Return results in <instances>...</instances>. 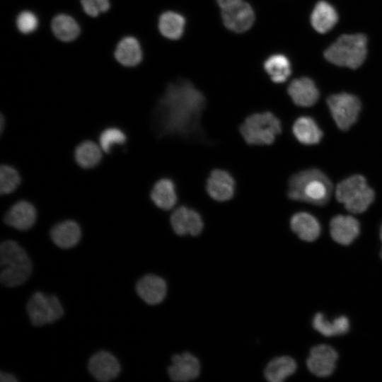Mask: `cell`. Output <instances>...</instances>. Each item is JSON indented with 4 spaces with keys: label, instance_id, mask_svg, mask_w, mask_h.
Masks as SVG:
<instances>
[{
    "label": "cell",
    "instance_id": "obj_1",
    "mask_svg": "<svg viewBox=\"0 0 382 382\" xmlns=\"http://www.w3.org/2000/svg\"><path fill=\"white\" fill-rule=\"evenodd\" d=\"M206 99L190 81L170 83L156 104L153 125L160 137H180L190 141H205L200 117Z\"/></svg>",
    "mask_w": 382,
    "mask_h": 382
},
{
    "label": "cell",
    "instance_id": "obj_2",
    "mask_svg": "<svg viewBox=\"0 0 382 382\" xmlns=\"http://www.w3.org/2000/svg\"><path fill=\"white\" fill-rule=\"evenodd\" d=\"M332 192L329 178L316 168L296 173L289 180L287 195L293 200L322 206L329 201Z\"/></svg>",
    "mask_w": 382,
    "mask_h": 382
},
{
    "label": "cell",
    "instance_id": "obj_3",
    "mask_svg": "<svg viewBox=\"0 0 382 382\" xmlns=\"http://www.w3.org/2000/svg\"><path fill=\"white\" fill-rule=\"evenodd\" d=\"M0 280L8 287L23 284L30 276L32 262L24 250L16 241L7 240L0 245Z\"/></svg>",
    "mask_w": 382,
    "mask_h": 382
},
{
    "label": "cell",
    "instance_id": "obj_4",
    "mask_svg": "<svg viewBox=\"0 0 382 382\" xmlns=\"http://www.w3.org/2000/svg\"><path fill=\"white\" fill-rule=\"evenodd\" d=\"M367 54V38L363 34L340 36L324 52L325 58L339 66L357 69L364 62Z\"/></svg>",
    "mask_w": 382,
    "mask_h": 382
},
{
    "label": "cell",
    "instance_id": "obj_5",
    "mask_svg": "<svg viewBox=\"0 0 382 382\" xmlns=\"http://www.w3.org/2000/svg\"><path fill=\"white\" fill-rule=\"evenodd\" d=\"M335 196L347 210L359 214L364 212L374 202L375 193L364 176L354 175L337 184Z\"/></svg>",
    "mask_w": 382,
    "mask_h": 382
},
{
    "label": "cell",
    "instance_id": "obj_6",
    "mask_svg": "<svg viewBox=\"0 0 382 382\" xmlns=\"http://www.w3.org/2000/svg\"><path fill=\"white\" fill-rule=\"evenodd\" d=\"M282 132L280 120L272 112L248 116L240 127V132L250 145H269Z\"/></svg>",
    "mask_w": 382,
    "mask_h": 382
},
{
    "label": "cell",
    "instance_id": "obj_7",
    "mask_svg": "<svg viewBox=\"0 0 382 382\" xmlns=\"http://www.w3.org/2000/svg\"><path fill=\"white\" fill-rule=\"evenodd\" d=\"M27 312L31 323L42 326L59 320L64 314L62 306L56 296L37 291L29 299Z\"/></svg>",
    "mask_w": 382,
    "mask_h": 382
},
{
    "label": "cell",
    "instance_id": "obj_8",
    "mask_svg": "<svg viewBox=\"0 0 382 382\" xmlns=\"http://www.w3.org/2000/svg\"><path fill=\"white\" fill-rule=\"evenodd\" d=\"M327 104L336 125L343 131L349 129L356 122L361 107L359 98L347 93L330 96Z\"/></svg>",
    "mask_w": 382,
    "mask_h": 382
},
{
    "label": "cell",
    "instance_id": "obj_9",
    "mask_svg": "<svg viewBox=\"0 0 382 382\" xmlns=\"http://www.w3.org/2000/svg\"><path fill=\"white\" fill-rule=\"evenodd\" d=\"M337 358V352L332 347L318 345L311 349L307 367L314 375L326 377L333 372Z\"/></svg>",
    "mask_w": 382,
    "mask_h": 382
},
{
    "label": "cell",
    "instance_id": "obj_10",
    "mask_svg": "<svg viewBox=\"0 0 382 382\" xmlns=\"http://www.w3.org/2000/svg\"><path fill=\"white\" fill-rule=\"evenodd\" d=\"M221 17L224 25L228 30L238 33L248 30L255 21L253 8L244 1L222 10Z\"/></svg>",
    "mask_w": 382,
    "mask_h": 382
},
{
    "label": "cell",
    "instance_id": "obj_11",
    "mask_svg": "<svg viewBox=\"0 0 382 382\" xmlns=\"http://www.w3.org/2000/svg\"><path fill=\"white\" fill-rule=\"evenodd\" d=\"M171 226L179 236H197L204 226L200 214L195 210L182 206L177 208L170 216Z\"/></svg>",
    "mask_w": 382,
    "mask_h": 382
},
{
    "label": "cell",
    "instance_id": "obj_12",
    "mask_svg": "<svg viewBox=\"0 0 382 382\" xmlns=\"http://www.w3.org/2000/svg\"><path fill=\"white\" fill-rule=\"evenodd\" d=\"M91 374L98 381L105 382L115 378L120 372V365L112 354L100 351L94 354L88 364Z\"/></svg>",
    "mask_w": 382,
    "mask_h": 382
},
{
    "label": "cell",
    "instance_id": "obj_13",
    "mask_svg": "<svg viewBox=\"0 0 382 382\" xmlns=\"http://www.w3.org/2000/svg\"><path fill=\"white\" fill-rule=\"evenodd\" d=\"M209 195L214 200L224 202L232 198L235 192V181L226 170L216 169L210 173L206 185Z\"/></svg>",
    "mask_w": 382,
    "mask_h": 382
},
{
    "label": "cell",
    "instance_id": "obj_14",
    "mask_svg": "<svg viewBox=\"0 0 382 382\" xmlns=\"http://www.w3.org/2000/svg\"><path fill=\"white\" fill-rule=\"evenodd\" d=\"M200 371L199 360L192 354H175L168 367L170 378L175 381H188L196 378Z\"/></svg>",
    "mask_w": 382,
    "mask_h": 382
},
{
    "label": "cell",
    "instance_id": "obj_15",
    "mask_svg": "<svg viewBox=\"0 0 382 382\" xmlns=\"http://www.w3.org/2000/svg\"><path fill=\"white\" fill-rule=\"evenodd\" d=\"M330 235L339 244L347 245L352 243L359 236L360 225L353 216L337 215L330 223Z\"/></svg>",
    "mask_w": 382,
    "mask_h": 382
},
{
    "label": "cell",
    "instance_id": "obj_16",
    "mask_svg": "<svg viewBox=\"0 0 382 382\" xmlns=\"http://www.w3.org/2000/svg\"><path fill=\"white\" fill-rule=\"evenodd\" d=\"M37 213L35 207L27 201H19L6 213V224L20 231L30 229L35 223Z\"/></svg>",
    "mask_w": 382,
    "mask_h": 382
},
{
    "label": "cell",
    "instance_id": "obj_17",
    "mask_svg": "<svg viewBox=\"0 0 382 382\" xmlns=\"http://www.w3.org/2000/svg\"><path fill=\"white\" fill-rule=\"evenodd\" d=\"M136 291L146 303L156 305L163 301L167 292V285L161 277L147 274L137 282Z\"/></svg>",
    "mask_w": 382,
    "mask_h": 382
},
{
    "label": "cell",
    "instance_id": "obj_18",
    "mask_svg": "<svg viewBox=\"0 0 382 382\" xmlns=\"http://www.w3.org/2000/svg\"><path fill=\"white\" fill-rule=\"evenodd\" d=\"M287 91L293 102L301 107L312 106L319 98L317 86L308 77L293 80L289 85Z\"/></svg>",
    "mask_w": 382,
    "mask_h": 382
},
{
    "label": "cell",
    "instance_id": "obj_19",
    "mask_svg": "<svg viewBox=\"0 0 382 382\" xmlns=\"http://www.w3.org/2000/svg\"><path fill=\"white\" fill-rule=\"evenodd\" d=\"M114 57L121 65L132 67L142 60L143 52L139 40L133 36H125L117 44Z\"/></svg>",
    "mask_w": 382,
    "mask_h": 382
},
{
    "label": "cell",
    "instance_id": "obj_20",
    "mask_svg": "<svg viewBox=\"0 0 382 382\" xmlns=\"http://www.w3.org/2000/svg\"><path fill=\"white\" fill-rule=\"evenodd\" d=\"M291 230L303 241L311 242L320 233L318 221L309 213L301 212L294 214L291 220Z\"/></svg>",
    "mask_w": 382,
    "mask_h": 382
},
{
    "label": "cell",
    "instance_id": "obj_21",
    "mask_svg": "<svg viewBox=\"0 0 382 382\" xmlns=\"http://www.w3.org/2000/svg\"><path fill=\"white\" fill-rule=\"evenodd\" d=\"M81 228L78 224L71 220L57 224L50 231V236L54 244L63 249L75 246L80 241Z\"/></svg>",
    "mask_w": 382,
    "mask_h": 382
},
{
    "label": "cell",
    "instance_id": "obj_22",
    "mask_svg": "<svg viewBox=\"0 0 382 382\" xmlns=\"http://www.w3.org/2000/svg\"><path fill=\"white\" fill-rule=\"evenodd\" d=\"M338 14L335 8L325 1H318L311 15L313 28L320 33L330 31L337 23Z\"/></svg>",
    "mask_w": 382,
    "mask_h": 382
},
{
    "label": "cell",
    "instance_id": "obj_23",
    "mask_svg": "<svg viewBox=\"0 0 382 382\" xmlns=\"http://www.w3.org/2000/svg\"><path fill=\"white\" fill-rule=\"evenodd\" d=\"M293 133L296 139L303 144L313 145L320 142L323 132L316 121L306 116L299 117L294 123Z\"/></svg>",
    "mask_w": 382,
    "mask_h": 382
},
{
    "label": "cell",
    "instance_id": "obj_24",
    "mask_svg": "<svg viewBox=\"0 0 382 382\" xmlns=\"http://www.w3.org/2000/svg\"><path fill=\"white\" fill-rule=\"evenodd\" d=\"M51 29L58 40L65 42L76 40L81 32L77 21L72 16L65 13L57 14L52 18Z\"/></svg>",
    "mask_w": 382,
    "mask_h": 382
},
{
    "label": "cell",
    "instance_id": "obj_25",
    "mask_svg": "<svg viewBox=\"0 0 382 382\" xmlns=\"http://www.w3.org/2000/svg\"><path fill=\"white\" fill-rule=\"evenodd\" d=\"M150 196L158 207L164 210L172 209L177 202L174 183L168 178L159 180L154 185Z\"/></svg>",
    "mask_w": 382,
    "mask_h": 382
},
{
    "label": "cell",
    "instance_id": "obj_26",
    "mask_svg": "<svg viewBox=\"0 0 382 382\" xmlns=\"http://www.w3.org/2000/svg\"><path fill=\"white\" fill-rule=\"evenodd\" d=\"M296 369V363L288 356H282L272 359L267 365L264 375L270 382H282L292 375Z\"/></svg>",
    "mask_w": 382,
    "mask_h": 382
},
{
    "label": "cell",
    "instance_id": "obj_27",
    "mask_svg": "<svg viewBox=\"0 0 382 382\" xmlns=\"http://www.w3.org/2000/svg\"><path fill=\"white\" fill-rule=\"evenodd\" d=\"M158 26L163 36L170 40H177L184 33L185 19L178 13L166 11L160 16Z\"/></svg>",
    "mask_w": 382,
    "mask_h": 382
},
{
    "label": "cell",
    "instance_id": "obj_28",
    "mask_svg": "<svg viewBox=\"0 0 382 382\" xmlns=\"http://www.w3.org/2000/svg\"><path fill=\"white\" fill-rule=\"evenodd\" d=\"M312 324L316 330L326 337L343 335L349 330V321L344 316L337 317L330 322L323 313H317L313 317Z\"/></svg>",
    "mask_w": 382,
    "mask_h": 382
},
{
    "label": "cell",
    "instance_id": "obj_29",
    "mask_svg": "<svg viewBox=\"0 0 382 382\" xmlns=\"http://www.w3.org/2000/svg\"><path fill=\"white\" fill-rule=\"evenodd\" d=\"M264 68L274 83H283L291 74V69L289 59L281 54L269 57L264 63Z\"/></svg>",
    "mask_w": 382,
    "mask_h": 382
},
{
    "label": "cell",
    "instance_id": "obj_30",
    "mask_svg": "<svg viewBox=\"0 0 382 382\" xmlns=\"http://www.w3.org/2000/svg\"><path fill=\"white\" fill-rule=\"evenodd\" d=\"M102 149L91 141H85L76 148L74 156L82 168H90L97 166L102 158Z\"/></svg>",
    "mask_w": 382,
    "mask_h": 382
},
{
    "label": "cell",
    "instance_id": "obj_31",
    "mask_svg": "<svg viewBox=\"0 0 382 382\" xmlns=\"http://www.w3.org/2000/svg\"><path fill=\"white\" fill-rule=\"evenodd\" d=\"M21 177L13 167L2 165L0 168V192L6 195L13 192L19 185Z\"/></svg>",
    "mask_w": 382,
    "mask_h": 382
},
{
    "label": "cell",
    "instance_id": "obj_32",
    "mask_svg": "<svg viewBox=\"0 0 382 382\" xmlns=\"http://www.w3.org/2000/svg\"><path fill=\"white\" fill-rule=\"evenodd\" d=\"M127 139L125 134L118 128L110 127L103 131L99 137V144L105 153H110L113 146L122 144Z\"/></svg>",
    "mask_w": 382,
    "mask_h": 382
},
{
    "label": "cell",
    "instance_id": "obj_33",
    "mask_svg": "<svg viewBox=\"0 0 382 382\" xmlns=\"http://www.w3.org/2000/svg\"><path fill=\"white\" fill-rule=\"evenodd\" d=\"M16 25L20 33L28 35L37 30L39 25V20L33 12L25 10L18 14L16 19Z\"/></svg>",
    "mask_w": 382,
    "mask_h": 382
},
{
    "label": "cell",
    "instance_id": "obj_34",
    "mask_svg": "<svg viewBox=\"0 0 382 382\" xmlns=\"http://www.w3.org/2000/svg\"><path fill=\"white\" fill-rule=\"evenodd\" d=\"M80 2L84 13L93 18L107 12L110 8V0H80Z\"/></svg>",
    "mask_w": 382,
    "mask_h": 382
},
{
    "label": "cell",
    "instance_id": "obj_35",
    "mask_svg": "<svg viewBox=\"0 0 382 382\" xmlns=\"http://www.w3.org/2000/svg\"><path fill=\"white\" fill-rule=\"evenodd\" d=\"M216 1L219 7L224 10L242 2L243 0H216Z\"/></svg>",
    "mask_w": 382,
    "mask_h": 382
},
{
    "label": "cell",
    "instance_id": "obj_36",
    "mask_svg": "<svg viewBox=\"0 0 382 382\" xmlns=\"http://www.w3.org/2000/svg\"><path fill=\"white\" fill-rule=\"evenodd\" d=\"M0 381L1 382H16L18 379L11 374L1 371Z\"/></svg>",
    "mask_w": 382,
    "mask_h": 382
},
{
    "label": "cell",
    "instance_id": "obj_37",
    "mask_svg": "<svg viewBox=\"0 0 382 382\" xmlns=\"http://www.w3.org/2000/svg\"><path fill=\"white\" fill-rule=\"evenodd\" d=\"M0 123H1V133L3 132V129H4V116L1 115V120H0Z\"/></svg>",
    "mask_w": 382,
    "mask_h": 382
},
{
    "label": "cell",
    "instance_id": "obj_38",
    "mask_svg": "<svg viewBox=\"0 0 382 382\" xmlns=\"http://www.w3.org/2000/svg\"><path fill=\"white\" fill-rule=\"evenodd\" d=\"M380 238H381V243H382V225H381V229H380ZM380 255H381V257L382 258V245H381V248Z\"/></svg>",
    "mask_w": 382,
    "mask_h": 382
}]
</instances>
